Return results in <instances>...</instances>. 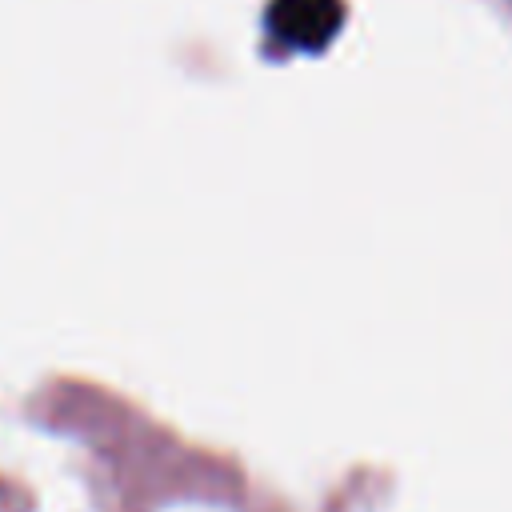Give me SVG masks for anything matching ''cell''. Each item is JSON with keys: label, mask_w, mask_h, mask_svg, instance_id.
Segmentation results:
<instances>
[{"label": "cell", "mask_w": 512, "mask_h": 512, "mask_svg": "<svg viewBox=\"0 0 512 512\" xmlns=\"http://www.w3.org/2000/svg\"><path fill=\"white\" fill-rule=\"evenodd\" d=\"M272 28L284 44L320 48L340 28V0H280L272 8Z\"/></svg>", "instance_id": "cell-1"}]
</instances>
